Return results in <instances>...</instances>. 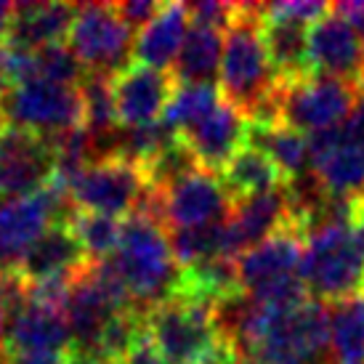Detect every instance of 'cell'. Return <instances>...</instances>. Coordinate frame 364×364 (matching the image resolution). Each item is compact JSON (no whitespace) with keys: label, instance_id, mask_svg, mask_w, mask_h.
I'll return each mask as SVG.
<instances>
[{"label":"cell","instance_id":"obj_21","mask_svg":"<svg viewBox=\"0 0 364 364\" xmlns=\"http://www.w3.org/2000/svg\"><path fill=\"white\" fill-rule=\"evenodd\" d=\"M258 27H261V41L269 56L274 75L279 82L295 80L309 75V27L304 21L287 19V16H269L258 6Z\"/></svg>","mask_w":364,"mask_h":364},{"label":"cell","instance_id":"obj_8","mask_svg":"<svg viewBox=\"0 0 364 364\" xmlns=\"http://www.w3.org/2000/svg\"><path fill=\"white\" fill-rule=\"evenodd\" d=\"M72 205L82 213H102L112 218H128L141 210L154 192L136 162L122 157H104L91 162L67 186Z\"/></svg>","mask_w":364,"mask_h":364},{"label":"cell","instance_id":"obj_1","mask_svg":"<svg viewBox=\"0 0 364 364\" xmlns=\"http://www.w3.org/2000/svg\"><path fill=\"white\" fill-rule=\"evenodd\" d=\"M107 263L120 279L131 306L141 314L168 301L181 277L168 232L146 215H128L122 221L120 245Z\"/></svg>","mask_w":364,"mask_h":364},{"label":"cell","instance_id":"obj_38","mask_svg":"<svg viewBox=\"0 0 364 364\" xmlns=\"http://www.w3.org/2000/svg\"><path fill=\"white\" fill-rule=\"evenodd\" d=\"M14 364H70L67 354L53 356H27V359H14Z\"/></svg>","mask_w":364,"mask_h":364},{"label":"cell","instance_id":"obj_9","mask_svg":"<svg viewBox=\"0 0 364 364\" xmlns=\"http://www.w3.org/2000/svg\"><path fill=\"white\" fill-rule=\"evenodd\" d=\"M77 210L70 200V192L59 183H48L43 192L19 197V200H0V274L16 272L24 253L32 242L53 223H70Z\"/></svg>","mask_w":364,"mask_h":364},{"label":"cell","instance_id":"obj_24","mask_svg":"<svg viewBox=\"0 0 364 364\" xmlns=\"http://www.w3.org/2000/svg\"><path fill=\"white\" fill-rule=\"evenodd\" d=\"M215 178L221 181V186L226 189L232 203L282 189L287 183L282 178V173L274 168V162L258 149H253V146H242L232 160L226 162V168Z\"/></svg>","mask_w":364,"mask_h":364},{"label":"cell","instance_id":"obj_28","mask_svg":"<svg viewBox=\"0 0 364 364\" xmlns=\"http://www.w3.org/2000/svg\"><path fill=\"white\" fill-rule=\"evenodd\" d=\"M70 229L77 237L82 253L91 263L107 261L112 253L117 250L122 234V221L112 218V215H102V213H82L75 210L70 218Z\"/></svg>","mask_w":364,"mask_h":364},{"label":"cell","instance_id":"obj_26","mask_svg":"<svg viewBox=\"0 0 364 364\" xmlns=\"http://www.w3.org/2000/svg\"><path fill=\"white\" fill-rule=\"evenodd\" d=\"M330 309V364H364V295H348Z\"/></svg>","mask_w":364,"mask_h":364},{"label":"cell","instance_id":"obj_42","mask_svg":"<svg viewBox=\"0 0 364 364\" xmlns=\"http://www.w3.org/2000/svg\"><path fill=\"white\" fill-rule=\"evenodd\" d=\"M362 91H364V85H362Z\"/></svg>","mask_w":364,"mask_h":364},{"label":"cell","instance_id":"obj_5","mask_svg":"<svg viewBox=\"0 0 364 364\" xmlns=\"http://www.w3.org/2000/svg\"><path fill=\"white\" fill-rule=\"evenodd\" d=\"M213 311L210 304L171 295L144 314L146 343L165 364H205L223 343Z\"/></svg>","mask_w":364,"mask_h":364},{"label":"cell","instance_id":"obj_11","mask_svg":"<svg viewBox=\"0 0 364 364\" xmlns=\"http://www.w3.org/2000/svg\"><path fill=\"white\" fill-rule=\"evenodd\" d=\"M56 178V144L48 136L0 125V197L19 200Z\"/></svg>","mask_w":364,"mask_h":364},{"label":"cell","instance_id":"obj_18","mask_svg":"<svg viewBox=\"0 0 364 364\" xmlns=\"http://www.w3.org/2000/svg\"><path fill=\"white\" fill-rule=\"evenodd\" d=\"M70 327L64 314L48 306H38L27 301L16 314H11V324L6 330V354L14 359L27 356H53L70 351Z\"/></svg>","mask_w":364,"mask_h":364},{"label":"cell","instance_id":"obj_27","mask_svg":"<svg viewBox=\"0 0 364 364\" xmlns=\"http://www.w3.org/2000/svg\"><path fill=\"white\" fill-rule=\"evenodd\" d=\"M218 104H221V91L215 82H176L162 112V122L173 133H181L208 117Z\"/></svg>","mask_w":364,"mask_h":364},{"label":"cell","instance_id":"obj_7","mask_svg":"<svg viewBox=\"0 0 364 364\" xmlns=\"http://www.w3.org/2000/svg\"><path fill=\"white\" fill-rule=\"evenodd\" d=\"M0 125H14L48 139L82 128L80 88L27 80L0 93Z\"/></svg>","mask_w":364,"mask_h":364},{"label":"cell","instance_id":"obj_10","mask_svg":"<svg viewBox=\"0 0 364 364\" xmlns=\"http://www.w3.org/2000/svg\"><path fill=\"white\" fill-rule=\"evenodd\" d=\"M67 43L85 72L112 77L125 64H131L133 30H128L125 21L117 16L114 3L77 6Z\"/></svg>","mask_w":364,"mask_h":364},{"label":"cell","instance_id":"obj_19","mask_svg":"<svg viewBox=\"0 0 364 364\" xmlns=\"http://www.w3.org/2000/svg\"><path fill=\"white\" fill-rule=\"evenodd\" d=\"M75 11L77 6H70V3H19V6H14V19H11L3 48L32 53L64 43L70 35Z\"/></svg>","mask_w":364,"mask_h":364},{"label":"cell","instance_id":"obj_40","mask_svg":"<svg viewBox=\"0 0 364 364\" xmlns=\"http://www.w3.org/2000/svg\"><path fill=\"white\" fill-rule=\"evenodd\" d=\"M359 293H362V295H364V282H362V290H359Z\"/></svg>","mask_w":364,"mask_h":364},{"label":"cell","instance_id":"obj_32","mask_svg":"<svg viewBox=\"0 0 364 364\" xmlns=\"http://www.w3.org/2000/svg\"><path fill=\"white\" fill-rule=\"evenodd\" d=\"M237 3H221V0H200L186 6L189 14V24H200V27H213V30L226 32L229 21L234 16Z\"/></svg>","mask_w":364,"mask_h":364},{"label":"cell","instance_id":"obj_41","mask_svg":"<svg viewBox=\"0 0 364 364\" xmlns=\"http://www.w3.org/2000/svg\"><path fill=\"white\" fill-rule=\"evenodd\" d=\"M234 364H242V362H234Z\"/></svg>","mask_w":364,"mask_h":364},{"label":"cell","instance_id":"obj_25","mask_svg":"<svg viewBox=\"0 0 364 364\" xmlns=\"http://www.w3.org/2000/svg\"><path fill=\"white\" fill-rule=\"evenodd\" d=\"M223 53V32L213 27L189 24L181 51L171 67L176 82H213L218 77Z\"/></svg>","mask_w":364,"mask_h":364},{"label":"cell","instance_id":"obj_30","mask_svg":"<svg viewBox=\"0 0 364 364\" xmlns=\"http://www.w3.org/2000/svg\"><path fill=\"white\" fill-rule=\"evenodd\" d=\"M32 61H35V80H48L56 82V85L80 88V82L88 75L85 67L77 61V56L70 51V46H64V43L32 51Z\"/></svg>","mask_w":364,"mask_h":364},{"label":"cell","instance_id":"obj_2","mask_svg":"<svg viewBox=\"0 0 364 364\" xmlns=\"http://www.w3.org/2000/svg\"><path fill=\"white\" fill-rule=\"evenodd\" d=\"M258 19V3H237L232 21L223 32L218 91L223 102L242 112V117L269 102L279 82L263 48Z\"/></svg>","mask_w":364,"mask_h":364},{"label":"cell","instance_id":"obj_36","mask_svg":"<svg viewBox=\"0 0 364 364\" xmlns=\"http://www.w3.org/2000/svg\"><path fill=\"white\" fill-rule=\"evenodd\" d=\"M120 364H165V362H162L160 356H157V351H154L152 346L144 341V343L139 346L136 351H131V354L125 356Z\"/></svg>","mask_w":364,"mask_h":364},{"label":"cell","instance_id":"obj_39","mask_svg":"<svg viewBox=\"0 0 364 364\" xmlns=\"http://www.w3.org/2000/svg\"><path fill=\"white\" fill-rule=\"evenodd\" d=\"M9 314H6V309L0 306V348H3V343H6V330H9Z\"/></svg>","mask_w":364,"mask_h":364},{"label":"cell","instance_id":"obj_23","mask_svg":"<svg viewBox=\"0 0 364 364\" xmlns=\"http://www.w3.org/2000/svg\"><path fill=\"white\" fill-rule=\"evenodd\" d=\"M245 146H253L274 162V168L282 173L287 183L301 181L311 173V154H309V136L287 128L282 122L277 125H253L247 122Z\"/></svg>","mask_w":364,"mask_h":364},{"label":"cell","instance_id":"obj_4","mask_svg":"<svg viewBox=\"0 0 364 364\" xmlns=\"http://www.w3.org/2000/svg\"><path fill=\"white\" fill-rule=\"evenodd\" d=\"M306 232L290 218L269 240L237 258L240 287L247 298L274 306H298L309 301L306 284L298 277Z\"/></svg>","mask_w":364,"mask_h":364},{"label":"cell","instance_id":"obj_35","mask_svg":"<svg viewBox=\"0 0 364 364\" xmlns=\"http://www.w3.org/2000/svg\"><path fill=\"white\" fill-rule=\"evenodd\" d=\"M348 226H351V234H354L356 245L362 247L364 253V192L359 197L351 200V215H348Z\"/></svg>","mask_w":364,"mask_h":364},{"label":"cell","instance_id":"obj_16","mask_svg":"<svg viewBox=\"0 0 364 364\" xmlns=\"http://www.w3.org/2000/svg\"><path fill=\"white\" fill-rule=\"evenodd\" d=\"M287 218H290L287 183L282 189L234 203L229 218L223 221V258L237 261L250 247L269 240L274 232H279Z\"/></svg>","mask_w":364,"mask_h":364},{"label":"cell","instance_id":"obj_20","mask_svg":"<svg viewBox=\"0 0 364 364\" xmlns=\"http://www.w3.org/2000/svg\"><path fill=\"white\" fill-rule=\"evenodd\" d=\"M85 266H91V261L82 253L70 223H53L24 253V258L16 266V274L27 284H35L51 277H61V274H77Z\"/></svg>","mask_w":364,"mask_h":364},{"label":"cell","instance_id":"obj_13","mask_svg":"<svg viewBox=\"0 0 364 364\" xmlns=\"http://www.w3.org/2000/svg\"><path fill=\"white\" fill-rule=\"evenodd\" d=\"M311 178L327 197L354 200L364 192V141L341 125L309 136Z\"/></svg>","mask_w":364,"mask_h":364},{"label":"cell","instance_id":"obj_33","mask_svg":"<svg viewBox=\"0 0 364 364\" xmlns=\"http://www.w3.org/2000/svg\"><path fill=\"white\" fill-rule=\"evenodd\" d=\"M162 3H154V0H125V3H114V11L117 16L125 21L128 30H141L144 24L160 14Z\"/></svg>","mask_w":364,"mask_h":364},{"label":"cell","instance_id":"obj_29","mask_svg":"<svg viewBox=\"0 0 364 364\" xmlns=\"http://www.w3.org/2000/svg\"><path fill=\"white\" fill-rule=\"evenodd\" d=\"M168 242L181 269L208 258H223V223H210L200 229H178L168 234Z\"/></svg>","mask_w":364,"mask_h":364},{"label":"cell","instance_id":"obj_3","mask_svg":"<svg viewBox=\"0 0 364 364\" xmlns=\"http://www.w3.org/2000/svg\"><path fill=\"white\" fill-rule=\"evenodd\" d=\"M298 277L309 298L335 304L356 295L364 282V253L343 218L314 223L306 232Z\"/></svg>","mask_w":364,"mask_h":364},{"label":"cell","instance_id":"obj_22","mask_svg":"<svg viewBox=\"0 0 364 364\" xmlns=\"http://www.w3.org/2000/svg\"><path fill=\"white\" fill-rule=\"evenodd\" d=\"M189 30V14L183 3H162L160 14L144 24L133 41V61L160 72H171Z\"/></svg>","mask_w":364,"mask_h":364},{"label":"cell","instance_id":"obj_14","mask_svg":"<svg viewBox=\"0 0 364 364\" xmlns=\"http://www.w3.org/2000/svg\"><path fill=\"white\" fill-rule=\"evenodd\" d=\"M173 88L176 80L171 72L152 70L136 61L125 64L120 72L112 75V102L117 125L122 131H133L162 120Z\"/></svg>","mask_w":364,"mask_h":364},{"label":"cell","instance_id":"obj_34","mask_svg":"<svg viewBox=\"0 0 364 364\" xmlns=\"http://www.w3.org/2000/svg\"><path fill=\"white\" fill-rule=\"evenodd\" d=\"M333 11L338 16H343L354 32L359 35V41L364 46V0H343V3H335Z\"/></svg>","mask_w":364,"mask_h":364},{"label":"cell","instance_id":"obj_15","mask_svg":"<svg viewBox=\"0 0 364 364\" xmlns=\"http://www.w3.org/2000/svg\"><path fill=\"white\" fill-rule=\"evenodd\" d=\"M309 70L351 82L362 91L364 46L354 27L343 16H338L333 6L330 14H324L322 19H316L309 27Z\"/></svg>","mask_w":364,"mask_h":364},{"label":"cell","instance_id":"obj_17","mask_svg":"<svg viewBox=\"0 0 364 364\" xmlns=\"http://www.w3.org/2000/svg\"><path fill=\"white\" fill-rule=\"evenodd\" d=\"M176 136L192 152L200 171L218 176L226 168V162L245 146L247 120L242 117V112H237L232 104L221 99V104L208 117H203L200 122H194L192 128L176 133Z\"/></svg>","mask_w":364,"mask_h":364},{"label":"cell","instance_id":"obj_37","mask_svg":"<svg viewBox=\"0 0 364 364\" xmlns=\"http://www.w3.org/2000/svg\"><path fill=\"white\" fill-rule=\"evenodd\" d=\"M11 19H14V3H6V0H0V46L6 43V35H9Z\"/></svg>","mask_w":364,"mask_h":364},{"label":"cell","instance_id":"obj_31","mask_svg":"<svg viewBox=\"0 0 364 364\" xmlns=\"http://www.w3.org/2000/svg\"><path fill=\"white\" fill-rule=\"evenodd\" d=\"M261 11L269 16H287V19L314 24L322 19L324 14H330V3L319 0H284V3H261Z\"/></svg>","mask_w":364,"mask_h":364},{"label":"cell","instance_id":"obj_6","mask_svg":"<svg viewBox=\"0 0 364 364\" xmlns=\"http://www.w3.org/2000/svg\"><path fill=\"white\" fill-rule=\"evenodd\" d=\"M274 99L282 125L304 136H314L343 125L359 99V88L330 75L309 72L304 77L277 82Z\"/></svg>","mask_w":364,"mask_h":364},{"label":"cell","instance_id":"obj_12","mask_svg":"<svg viewBox=\"0 0 364 364\" xmlns=\"http://www.w3.org/2000/svg\"><path fill=\"white\" fill-rule=\"evenodd\" d=\"M154 194H157L154 218L165 232L223 223L234 208L221 181L205 171L189 173Z\"/></svg>","mask_w":364,"mask_h":364}]
</instances>
